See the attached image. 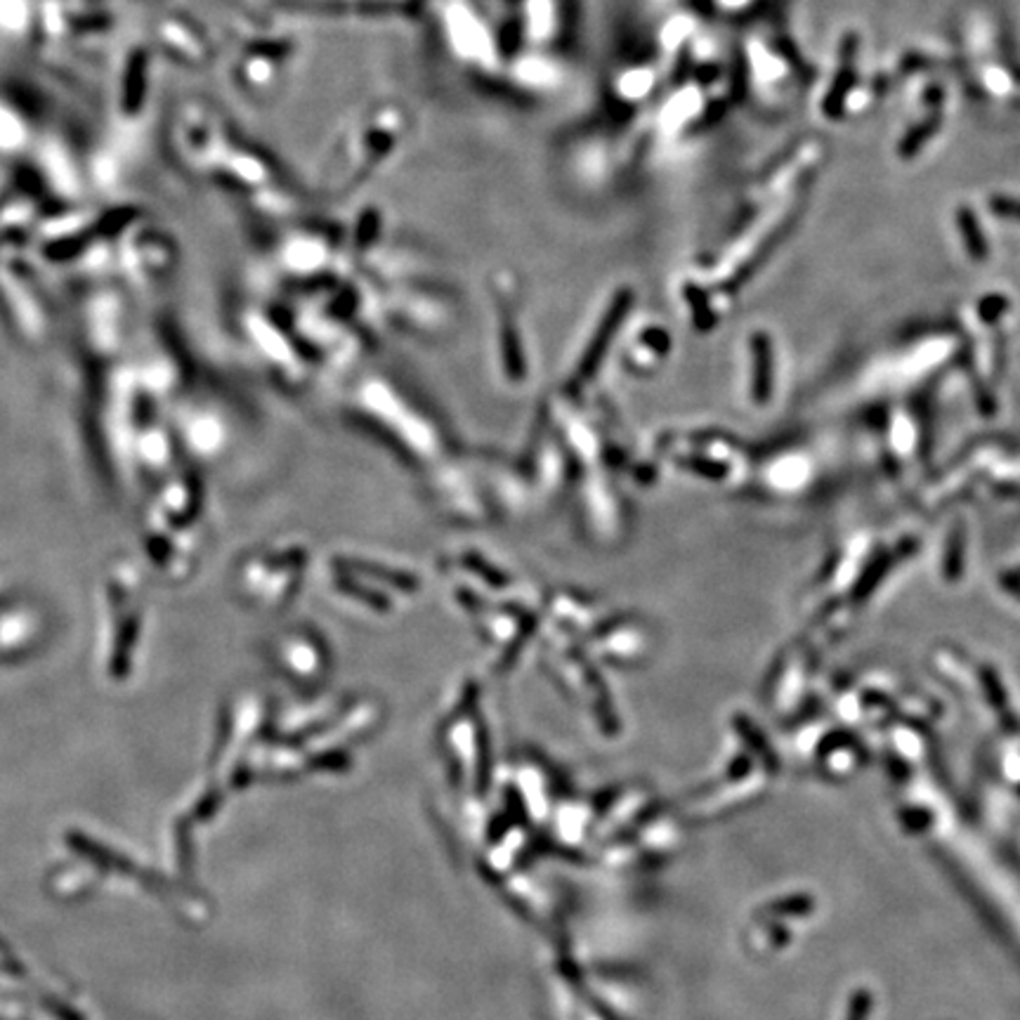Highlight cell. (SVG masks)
I'll return each instance as SVG.
<instances>
[{
    "label": "cell",
    "instance_id": "6da1fadb",
    "mask_svg": "<svg viewBox=\"0 0 1020 1020\" xmlns=\"http://www.w3.org/2000/svg\"><path fill=\"white\" fill-rule=\"evenodd\" d=\"M959 225H962V234L969 241V248L973 251V256H985V239L978 234V225H975L973 216L969 211H962Z\"/></svg>",
    "mask_w": 1020,
    "mask_h": 1020
},
{
    "label": "cell",
    "instance_id": "7a4b0ae2",
    "mask_svg": "<svg viewBox=\"0 0 1020 1020\" xmlns=\"http://www.w3.org/2000/svg\"><path fill=\"white\" fill-rule=\"evenodd\" d=\"M992 211L997 213V216L1020 220V201L1009 199V196H994L992 199Z\"/></svg>",
    "mask_w": 1020,
    "mask_h": 1020
}]
</instances>
